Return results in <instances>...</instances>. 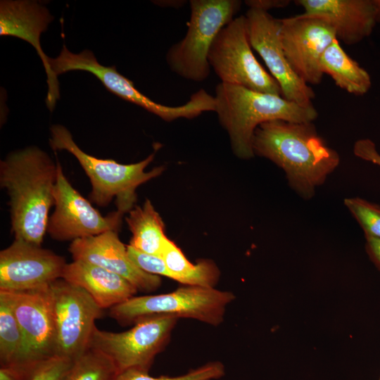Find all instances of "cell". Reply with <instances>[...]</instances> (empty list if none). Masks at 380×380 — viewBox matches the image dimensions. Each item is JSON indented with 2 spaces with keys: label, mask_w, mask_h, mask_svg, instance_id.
Listing matches in <instances>:
<instances>
[{
  "label": "cell",
  "mask_w": 380,
  "mask_h": 380,
  "mask_svg": "<svg viewBox=\"0 0 380 380\" xmlns=\"http://www.w3.org/2000/svg\"><path fill=\"white\" fill-rule=\"evenodd\" d=\"M375 11H376V23H380V0H373Z\"/></svg>",
  "instance_id": "4dcf8cb0"
},
{
  "label": "cell",
  "mask_w": 380,
  "mask_h": 380,
  "mask_svg": "<svg viewBox=\"0 0 380 380\" xmlns=\"http://www.w3.org/2000/svg\"><path fill=\"white\" fill-rule=\"evenodd\" d=\"M2 292L11 303L23 336L24 362L18 369L30 375L42 364L56 357L50 285L36 290Z\"/></svg>",
  "instance_id": "30bf717a"
},
{
  "label": "cell",
  "mask_w": 380,
  "mask_h": 380,
  "mask_svg": "<svg viewBox=\"0 0 380 380\" xmlns=\"http://www.w3.org/2000/svg\"><path fill=\"white\" fill-rule=\"evenodd\" d=\"M291 3L289 0H246L245 4L249 8L268 12L270 9L282 8Z\"/></svg>",
  "instance_id": "83f0119b"
},
{
  "label": "cell",
  "mask_w": 380,
  "mask_h": 380,
  "mask_svg": "<svg viewBox=\"0 0 380 380\" xmlns=\"http://www.w3.org/2000/svg\"><path fill=\"white\" fill-rule=\"evenodd\" d=\"M224 374V365L219 361H213L177 376L156 377L149 375L148 372L132 369L119 372L113 380H215Z\"/></svg>",
  "instance_id": "cb8c5ba5"
},
{
  "label": "cell",
  "mask_w": 380,
  "mask_h": 380,
  "mask_svg": "<svg viewBox=\"0 0 380 380\" xmlns=\"http://www.w3.org/2000/svg\"><path fill=\"white\" fill-rule=\"evenodd\" d=\"M365 249L370 260L380 271V239L365 236Z\"/></svg>",
  "instance_id": "f1b7e54d"
},
{
  "label": "cell",
  "mask_w": 380,
  "mask_h": 380,
  "mask_svg": "<svg viewBox=\"0 0 380 380\" xmlns=\"http://www.w3.org/2000/svg\"><path fill=\"white\" fill-rule=\"evenodd\" d=\"M343 202L362 228L365 236L380 239V207L357 197L345 198Z\"/></svg>",
  "instance_id": "d4e9b609"
},
{
  "label": "cell",
  "mask_w": 380,
  "mask_h": 380,
  "mask_svg": "<svg viewBox=\"0 0 380 380\" xmlns=\"http://www.w3.org/2000/svg\"><path fill=\"white\" fill-rule=\"evenodd\" d=\"M234 299L230 291L184 285L167 293L133 296L110 308L108 315L122 326L147 317L165 315L191 318L216 327L223 322L227 306Z\"/></svg>",
  "instance_id": "5b68a950"
},
{
  "label": "cell",
  "mask_w": 380,
  "mask_h": 380,
  "mask_svg": "<svg viewBox=\"0 0 380 380\" xmlns=\"http://www.w3.org/2000/svg\"><path fill=\"white\" fill-rule=\"evenodd\" d=\"M208 58L221 82L281 96L279 84L253 53L245 15L234 18L219 32Z\"/></svg>",
  "instance_id": "ba28073f"
},
{
  "label": "cell",
  "mask_w": 380,
  "mask_h": 380,
  "mask_svg": "<svg viewBox=\"0 0 380 380\" xmlns=\"http://www.w3.org/2000/svg\"><path fill=\"white\" fill-rule=\"evenodd\" d=\"M25 356L21 329L6 295L0 291V365L20 369Z\"/></svg>",
  "instance_id": "7402d4cb"
},
{
  "label": "cell",
  "mask_w": 380,
  "mask_h": 380,
  "mask_svg": "<svg viewBox=\"0 0 380 380\" xmlns=\"http://www.w3.org/2000/svg\"><path fill=\"white\" fill-rule=\"evenodd\" d=\"M50 132L51 148L67 151L76 158L91 182L89 198L99 206L106 207L115 198L118 211L122 213L129 211L136 201L137 188L164 170L163 166H159L149 172L145 171L153 160L155 153L139 163L121 164L86 153L74 141L70 131L61 125H52Z\"/></svg>",
  "instance_id": "277c9868"
},
{
  "label": "cell",
  "mask_w": 380,
  "mask_h": 380,
  "mask_svg": "<svg viewBox=\"0 0 380 380\" xmlns=\"http://www.w3.org/2000/svg\"><path fill=\"white\" fill-rule=\"evenodd\" d=\"M53 19L46 7L34 1L1 0L0 2V34L18 37L35 49L47 77L46 103L51 111L60 98L59 82L49 63V57L42 50L40 36Z\"/></svg>",
  "instance_id": "9a60e30c"
},
{
  "label": "cell",
  "mask_w": 380,
  "mask_h": 380,
  "mask_svg": "<svg viewBox=\"0 0 380 380\" xmlns=\"http://www.w3.org/2000/svg\"><path fill=\"white\" fill-rule=\"evenodd\" d=\"M254 154L266 158L286 173L291 187L310 199L338 165V153L317 134L312 122L274 120L255 129Z\"/></svg>",
  "instance_id": "6da1fadb"
},
{
  "label": "cell",
  "mask_w": 380,
  "mask_h": 380,
  "mask_svg": "<svg viewBox=\"0 0 380 380\" xmlns=\"http://www.w3.org/2000/svg\"><path fill=\"white\" fill-rule=\"evenodd\" d=\"M279 20V39L291 67L308 85L319 84L322 56L337 39L334 28L322 18L303 13Z\"/></svg>",
  "instance_id": "7c38bea8"
},
{
  "label": "cell",
  "mask_w": 380,
  "mask_h": 380,
  "mask_svg": "<svg viewBox=\"0 0 380 380\" xmlns=\"http://www.w3.org/2000/svg\"><path fill=\"white\" fill-rule=\"evenodd\" d=\"M57 179L53 191L55 210L46 232L56 241L75 239L118 231L123 213L115 211L103 216L67 179L57 159Z\"/></svg>",
  "instance_id": "8fae6325"
},
{
  "label": "cell",
  "mask_w": 380,
  "mask_h": 380,
  "mask_svg": "<svg viewBox=\"0 0 380 380\" xmlns=\"http://www.w3.org/2000/svg\"><path fill=\"white\" fill-rule=\"evenodd\" d=\"M75 361L56 357L39 366L25 380H62Z\"/></svg>",
  "instance_id": "484cf974"
},
{
  "label": "cell",
  "mask_w": 380,
  "mask_h": 380,
  "mask_svg": "<svg viewBox=\"0 0 380 380\" xmlns=\"http://www.w3.org/2000/svg\"><path fill=\"white\" fill-rule=\"evenodd\" d=\"M214 97L215 112L229 136L232 151L243 159L254 156L253 137L262 123L274 120L312 122L318 115L312 104L300 105L281 95L223 82L216 86Z\"/></svg>",
  "instance_id": "3957f363"
},
{
  "label": "cell",
  "mask_w": 380,
  "mask_h": 380,
  "mask_svg": "<svg viewBox=\"0 0 380 380\" xmlns=\"http://www.w3.org/2000/svg\"><path fill=\"white\" fill-rule=\"evenodd\" d=\"M186 1L183 0H170V1H156V4L166 7L179 8L186 4Z\"/></svg>",
  "instance_id": "f546056e"
},
{
  "label": "cell",
  "mask_w": 380,
  "mask_h": 380,
  "mask_svg": "<svg viewBox=\"0 0 380 380\" xmlns=\"http://www.w3.org/2000/svg\"><path fill=\"white\" fill-rule=\"evenodd\" d=\"M69 251L74 260L95 265L118 274L138 291H153L161 284L160 276L141 270L132 262L116 230L75 239L71 242Z\"/></svg>",
  "instance_id": "2e32d148"
},
{
  "label": "cell",
  "mask_w": 380,
  "mask_h": 380,
  "mask_svg": "<svg viewBox=\"0 0 380 380\" xmlns=\"http://www.w3.org/2000/svg\"><path fill=\"white\" fill-rule=\"evenodd\" d=\"M56 334V357L75 361L88 349L102 310L82 288L63 279L50 284Z\"/></svg>",
  "instance_id": "9c48e42d"
},
{
  "label": "cell",
  "mask_w": 380,
  "mask_h": 380,
  "mask_svg": "<svg viewBox=\"0 0 380 380\" xmlns=\"http://www.w3.org/2000/svg\"><path fill=\"white\" fill-rule=\"evenodd\" d=\"M57 161L37 146L9 153L0 162V185L9 197L15 239L41 246L54 205Z\"/></svg>",
  "instance_id": "7a4b0ae2"
},
{
  "label": "cell",
  "mask_w": 380,
  "mask_h": 380,
  "mask_svg": "<svg viewBox=\"0 0 380 380\" xmlns=\"http://www.w3.org/2000/svg\"><path fill=\"white\" fill-rule=\"evenodd\" d=\"M355 156L380 166V154L375 144L369 139H360L353 146Z\"/></svg>",
  "instance_id": "4316f807"
},
{
  "label": "cell",
  "mask_w": 380,
  "mask_h": 380,
  "mask_svg": "<svg viewBox=\"0 0 380 380\" xmlns=\"http://www.w3.org/2000/svg\"><path fill=\"white\" fill-rule=\"evenodd\" d=\"M65 260L53 251L22 239L0 252V291L40 289L61 279Z\"/></svg>",
  "instance_id": "5bb4252c"
},
{
  "label": "cell",
  "mask_w": 380,
  "mask_h": 380,
  "mask_svg": "<svg viewBox=\"0 0 380 380\" xmlns=\"http://www.w3.org/2000/svg\"><path fill=\"white\" fill-rule=\"evenodd\" d=\"M160 256L168 271V278L184 285L214 287L220 277L217 266L210 260L190 262L180 248L167 237L165 239Z\"/></svg>",
  "instance_id": "ffe728a7"
},
{
  "label": "cell",
  "mask_w": 380,
  "mask_h": 380,
  "mask_svg": "<svg viewBox=\"0 0 380 380\" xmlns=\"http://www.w3.org/2000/svg\"><path fill=\"white\" fill-rule=\"evenodd\" d=\"M125 220L132 235L129 245L148 254L160 255L167 236L162 218L151 202L146 200L142 206L130 210Z\"/></svg>",
  "instance_id": "44dd1931"
},
{
  "label": "cell",
  "mask_w": 380,
  "mask_h": 380,
  "mask_svg": "<svg viewBox=\"0 0 380 380\" xmlns=\"http://www.w3.org/2000/svg\"><path fill=\"white\" fill-rule=\"evenodd\" d=\"M306 15L318 16L334 28L336 39L352 45L370 35L376 23L373 0H298Z\"/></svg>",
  "instance_id": "e0dca14e"
},
{
  "label": "cell",
  "mask_w": 380,
  "mask_h": 380,
  "mask_svg": "<svg viewBox=\"0 0 380 380\" xmlns=\"http://www.w3.org/2000/svg\"><path fill=\"white\" fill-rule=\"evenodd\" d=\"M379 380H380V379H379Z\"/></svg>",
  "instance_id": "1f68e13d"
},
{
  "label": "cell",
  "mask_w": 380,
  "mask_h": 380,
  "mask_svg": "<svg viewBox=\"0 0 380 380\" xmlns=\"http://www.w3.org/2000/svg\"><path fill=\"white\" fill-rule=\"evenodd\" d=\"M177 319L165 315L147 317L122 332L100 330L96 327L89 348L109 357L118 373L132 369L148 372L156 356L167 345Z\"/></svg>",
  "instance_id": "52a82bcc"
},
{
  "label": "cell",
  "mask_w": 380,
  "mask_h": 380,
  "mask_svg": "<svg viewBox=\"0 0 380 380\" xmlns=\"http://www.w3.org/2000/svg\"><path fill=\"white\" fill-rule=\"evenodd\" d=\"M191 16L184 37L167 51L170 70L193 82L205 81L210 72L208 53L219 32L239 11V0H191Z\"/></svg>",
  "instance_id": "8992f818"
},
{
  "label": "cell",
  "mask_w": 380,
  "mask_h": 380,
  "mask_svg": "<svg viewBox=\"0 0 380 380\" xmlns=\"http://www.w3.org/2000/svg\"><path fill=\"white\" fill-rule=\"evenodd\" d=\"M61 279L84 289L101 309L120 304L138 291L119 274L83 261L67 263Z\"/></svg>",
  "instance_id": "ac0fdd59"
},
{
  "label": "cell",
  "mask_w": 380,
  "mask_h": 380,
  "mask_svg": "<svg viewBox=\"0 0 380 380\" xmlns=\"http://www.w3.org/2000/svg\"><path fill=\"white\" fill-rule=\"evenodd\" d=\"M245 17L251 46L279 84L281 96L300 105L312 104L314 91L296 74L284 53L279 39L280 20L254 8H248Z\"/></svg>",
  "instance_id": "4fadbf2b"
},
{
  "label": "cell",
  "mask_w": 380,
  "mask_h": 380,
  "mask_svg": "<svg viewBox=\"0 0 380 380\" xmlns=\"http://www.w3.org/2000/svg\"><path fill=\"white\" fill-rule=\"evenodd\" d=\"M118 374L117 367L109 357L89 348L74 362L62 380H113Z\"/></svg>",
  "instance_id": "603a6c76"
},
{
  "label": "cell",
  "mask_w": 380,
  "mask_h": 380,
  "mask_svg": "<svg viewBox=\"0 0 380 380\" xmlns=\"http://www.w3.org/2000/svg\"><path fill=\"white\" fill-rule=\"evenodd\" d=\"M320 66L323 74L329 75L336 86L350 94L363 95L372 86L369 73L347 54L338 39L324 51Z\"/></svg>",
  "instance_id": "d6986e66"
}]
</instances>
